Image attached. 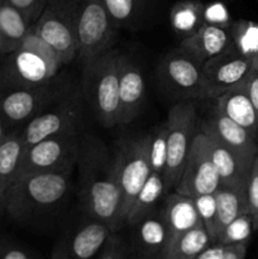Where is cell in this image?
Returning <instances> with one entry per match:
<instances>
[{
    "label": "cell",
    "mask_w": 258,
    "mask_h": 259,
    "mask_svg": "<svg viewBox=\"0 0 258 259\" xmlns=\"http://www.w3.org/2000/svg\"><path fill=\"white\" fill-rule=\"evenodd\" d=\"M78 197L90 219L108 225L114 233L124 224L115 156L95 137L81 141L78 154Z\"/></svg>",
    "instance_id": "1"
},
{
    "label": "cell",
    "mask_w": 258,
    "mask_h": 259,
    "mask_svg": "<svg viewBox=\"0 0 258 259\" xmlns=\"http://www.w3.org/2000/svg\"><path fill=\"white\" fill-rule=\"evenodd\" d=\"M72 169L70 166L19 179L8 191L5 211L17 222H25L56 206L70 190Z\"/></svg>",
    "instance_id": "2"
},
{
    "label": "cell",
    "mask_w": 258,
    "mask_h": 259,
    "mask_svg": "<svg viewBox=\"0 0 258 259\" xmlns=\"http://www.w3.org/2000/svg\"><path fill=\"white\" fill-rule=\"evenodd\" d=\"M118 56L109 50L83 63L82 98L105 128L119 125Z\"/></svg>",
    "instance_id": "3"
},
{
    "label": "cell",
    "mask_w": 258,
    "mask_h": 259,
    "mask_svg": "<svg viewBox=\"0 0 258 259\" xmlns=\"http://www.w3.org/2000/svg\"><path fill=\"white\" fill-rule=\"evenodd\" d=\"M72 91L70 83L62 77L35 88L0 85V116L13 129L18 124L27 123Z\"/></svg>",
    "instance_id": "4"
},
{
    "label": "cell",
    "mask_w": 258,
    "mask_h": 259,
    "mask_svg": "<svg viewBox=\"0 0 258 259\" xmlns=\"http://www.w3.org/2000/svg\"><path fill=\"white\" fill-rule=\"evenodd\" d=\"M77 58L82 63L106 52L115 42V27L103 0H72Z\"/></svg>",
    "instance_id": "5"
},
{
    "label": "cell",
    "mask_w": 258,
    "mask_h": 259,
    "mask_svg": "<svg viewBox=\"0 0 258 259\" xmlns=\"http://www.w3.org/2000/svg\"><path fill=\"white\" fill-rule=\"evenodd\" d=\"M199 119L195 105L180 101L171 106L167 115V159L163 171L166 191L174 190L181 176L187 154L191 148Z\"/></svg>",
    "instance_id": "6"
},
{
    "label": "cell",
    "mask_w": 258,
    "mask_h": 259,
    "mask_svg": "<svg viewBox=\"0 0 258 259\" xmlns=\"http://www.w3.org/2000/svg\"><path fill=\"white\" fill-rule=\"evenodd\" d=\"M62 63L51 61L25 46L0 57V85L35 88L60 80Z\"/></svg>",
    "instance_id": "7"
},
{
    "label": "cell",
    "mask_w": 258,
    "mask_h": 259,
    "mask_svg": "<svg viewBox=\"0 0 258 259\" xmlns=\"http://www.w3.org/2000/svg\"><path fill=\"white\" fill-rule=\"evenodd\" d=\"M32 27L52 46L63 65L77 58V33L72 0H48Z\"/></svg>",
    "instance_id": "8"
},
{
    "label": "cell",
    "mask_w": 258,
    "mask_h": 259,
    "mask_svg": "<svg viewBox=\"0 0 258 259\" xmlns=\"http://www.w3.org/2000/svg\"><path fill=\"white\" fill-rule=\"evenodd\" d=\"M81 148L77 131L50 137L25 148L18 179L75 166ZM15 181V182H17Z\"/></svg>",
    "instance_id": "9"
},
{
    "label": "cell",
    "mask_w": 258,
    "mask_h": 259,
    "mask_svg": "<svg viewBox=\"0 0 258 259\" xmlns=\"http://www.w3.org/2000/svg\"><path fill=\"white\" fill-rule=\"evenodd\" d=\"M149 134L128 138L121 142L115 152L116 167H118L119 184L123 196L121 218L125 224V218L136 199L137 194L151 175L149 163Z\"/></svg>",
    "instance_id": "10"
},
{
    "label": "cell",
    "mask_w": 258,
    "mask_h": 259,
    "mask_svg": "<svg viewBox=\"0 0 258 259\" xmlns=\"http://www.w3.org/2000/svg\"><path fill=\"white\" fill-rule=\"evenodd\" d=\"M82 96L73 90L25 123L20 131L25 148L50 137L77 131L82 119Z\"/></svg>",
    "instance_id": "11"
},
{
    "label": "cell",
    "mask_w": 258,
    "mask_h": 259,
    "mask_svg": "<svg viewBox=\"0 0 258 259\" xmlns=\"http://www.w3.org/2000/svg\"><path fill=\"white\" fill-rule=\"evenodd\" d=\"M222 185L219 174L210 158L207 136L200 129L192 141L175 191L189 197L214 194Z\"/></svg>",
    "instance_id": "12"
},
{
    "label": "cell",
    "mask_w": 258,
    "mask_h": 259,
    "mask_svg": "<svg viewBox=\"0 0 258 259\" xmlns=\"http://www.w3.org/2000/svg\"><path fill=\"white\" fill-rule=\"evenodd\" d=\"M158 72L163 88L182 101L207 99L202 65L180 48L162 60Z\"/></svg>",
    "instance_id": "13"
},
{
    "label": "cell",
    "mask_w": 258,
    "mask_h": 259,
    "mask_svg": "<svg viewBox=\"0 0 258 259\" xmlns=\"http://www.w3.org/2000/svg\"><path fill=\"white\" fill-rule=\"evenodd\" d=\"M258 63L233 48L202 63L207 99H217L230 89L245 82Z\"/></svg>",
    "instance_id": "14"
},
{
    "label": "cell",
    "mask_w": 258,
    "mask_h": 259,
    "mask_svg": "<svg viewBox=\"0 0 258 259\" xmlns=\"http://www.w3.org/2000/svg\"><path fill=\"white\" fill-rule=\"evenodd\" d=\"M113 233L106 224L90 219L57 243L51 259H93Z\"/></svg>",
    "instance_id": "15"
},
{
    "label": "cell",
    "mask_w": 258,
    "mask_h": 259,
    "mask_svg": "<svg viewBox=\"0 0 258 259\" xmlns=\"http://www.w3.org/2000/svg\"><path fill=\"white\" fill-rule=\"evenodd\" d=\"M119 75V125L129 124L141 113L146 95V85L141 67L124 55L118 56Z\"/></svg>",
    "instance_id": "16"
},
{
    "label": "cell",
    "mask_w": 258,
    "mask_h": 259,
    "mask_svg": "<svg viewBox=\"0 0 258 259\" xmlns=\"http://www.w3.org/2000/svg\"><path fill=\"white\" fill-rule=\"evenodd\" d=\"M134 227L133 249L137 259H168L172 237L161 211L154 210Z\"/></svg>",
    "instance_id": "17"
},
{
    "label": "cell",
    "mask_w": 258,
    "mask_h": 259,
    "mask_svg": "<svg viewBox=\"0 0 258 259\" xmlns=\"http://www.w3.org/2000/svg\"><path fill=\"white\" fill-rule=\"evenodd\" d=\"M230 25L204 22L196 32L181 40L180 50L202 65L210 58L223 55L232 48Z\"/></svg>",
    "instance_id": "18"
},
{
    "label": "cell",
    "mask_w": 258,
    "mask_h": 259,
    "mask_svg": "<svg viewBox=\"0 0 258 259\" xmlns=\"http://www.w3.org/2000/svg\"><path fill=\"white\" fill-rule=\"evenodd\" d=\"M200 128L217 138L220 143L237 152L248 162H253L258 156L257 139L247 129L233 121L217 108H214L211 115L201 123Z\"/></svg>",
    "instance_id": "19"
},
{
    "label": "cell",
    "mask_w": 258,
    "mask_h": 259,
    "mask_svg": "<svg viewBox=\"0 0 258 259\" xmlns=\"http://www.w3.org/2000/svg\"><path fill=\"white\" fill-rule=\"evenodd\" d=\"M245 82L230 89L227 93L214 99L215 108L233 121L247 129L258 141V116L248 95Z\"/></svg>",
    "instance_id": "20"
},
{
    "label": "cell",
    "mask_w": 258,
    "mask_h": 259,
    "mask_svg": "<svg viewBox=\"0 0 258 259\" xmlns=\"http://www.w3.org/2000/svg\"><path fill=\"white\" fill-rule=\"evenodd\" d=\"M201 129V128H200ZM205 132V131H204ZM206 133V132H205ZM207 136V144H209V153L218 174L220 181L225 185H242L247 184L248 175L253 162H248L242 156L230 149L229 147L220 143L217 138Z\"/></svg>",
    "instance_id": "21"
},
{
    "label": "cell",
    "mask_w": 258,
    "mask_h": 259,
    "mask_svg": "<svg viewBox=\"0 0 258 259\" xmlns=\"http://www.w3.org/2000/svg\"><path fill=\"white\" fill-rule=\"evenodd\" d=\"M217 200V223H215L214 243L223 230L240 215L248 214L247 184L225 185L222 184L215 191Z\"/></svg>",
    "instance_id": "22"
},
{
    "label": "cell",
    "mask_w": 258,
    "mask_h": 259,
    "mask_svg": "<svg viewBox=\"0 0 258 259\" xmlns=\"http://www.w3.org/2000/svg\"><path fill=\"white\" fill-rule=\"evenodd\" d=\"M161 212L171 233L172 239L202 224L192 197L185 196L176 191L166 197Z\"/></svg>",
    "instance_id": "23"
},
{
    "label": "cell",
    "mask_w": 258,
    "mask_h": 259,
    "mask_svg": "<svg viewBox=\"0 0 258 259\" xmlns=\"http://www.w3.org/2000/svg\"><path fill=\"white\" fill-rule=\"evenodd\" d=\"M32 24L7 0L0 3V57L14 52L22 46Z\"/></svg>",
    "instance_id": "24"
},
{
    "label": "cell",
    "mask_w": 258,
    "mask_h": 259,
    "mask_svg": "<svg viewBox=\"0 0 258 259\" xmlns=\"http://www.w3.org/2000/svg\"><path fill=\"white\" fill-rule=\"evenodd\" d=\"M24 152L25 144L20 131L12 129L0 139V187L7 194L17 181Z\"/></svg>",
    "instance_id": "25"
},
{
    "label": "cell",
    "mask_w": 258,
    "mask_h": 259,
    "mask_svg": "<svg viewBox=\"0 0 258 259\" xmlns=\"http://www.w3.org/2000/svg\"><path fill=\"white\" fill-rule=\"evenodd\" d=\"M164 192L167 191L164 186L163 175L151 172L126 214L125 224L136 225L139 220L153 212L156 210V205L162 199Z\"/></svg>",
    "instance_id": "26"
},
{
    "label": "cell",
    "mask_w": 258,
    "mask_h": 259,
    "mask_svg": "<svg viewBox=\"0 0 258 259\" xmlns=\"http://www.w3.org/2000/svg\"><path fill=\"white\" fill-rule=\"evenodd\" d=\"M205 5L197 0H182L172 7L169 22L172 29L182 39L196 32L204 23Z\"/></svg>",
    "instance_id": "27"
},
{
    "label": "cell",
    "mask_w": 258,
    "mask_h": 259,
    "mask_svg": "<svg viewBox=\"0 0 258 259\" xmlns=\"http://www.w3.org/2000/svg\"><path fill=\"white\" fill-rule=\"evenodd\" d=\"M211 244L206 228L200 224L172 239L168 259H192Z\"/></svg>",
    "instance_id": "28"
},
{
    "label": "cell",
    "mask_w": 258,
    "mask_h": 259,
    "mask_svg": "<svg viewBox=\"0 0 258 259\" xmlns=\"http://www.w3.org/2000/svg\"><path fill=\"white\" fill-rule=\"evenodd\" d=\"M233 48L240 55L258 63V24L249 20H237L230 25Z\"/></svg>",
    "instance_id": "29"
},
{
    "label": "cell",
    "mask_w": 258,
    "mask_h": 259,
    "mask_svg": "<svg viewBox=\"0 0 258 259\" xmlns=\"http://www.w3.org/2000/svg\"><path fill=\"white\" fill-rule=\"evenodd\" d=\"M114 27L129 25L137 19L143 0H103Z\"/></svg>",
    "instance_id": "30"
},
{
    "label": "cell",
    "mask_w": 258,
    "mask_h": 259,
    "mask_svg": "<svg viewBox=\"0 0 258 259\" xmlns=\"http://www.w3.org/2000/svg\"><path fill=\"white\" fill-rule=\"evenodd\" d=\"M149 163L152 172L163 175L167 159V126L159 125L149 134Z\"/></svg>",
    "instance_id": "31"
},
{
    "label": "cell",
    "mask_w": 258,
    "mask_h": 259,
    "mask_svg": "<svg viewBox=\"0 0 258 259\" xmlns=\"http://www.w3.org/2000/svg\"><path fill=\"white\" fill-rule=\"evenodd\" d=\"M254 230L252 218L249 214L240 215L239 218L230 223L222 232L218 238L217 243L223 245L240 244V243H249L250 235Z\"/></svg>",
    "instance_id": "32"
},
{
    "label": "cell",
    "mask_w": 258,
    "mask_h": 259,
    "mask_svg": "<svg viewBox=\"0 0 258 259\" xmlns=\"http://www.w3.org/2000/svg\"><path fill=\"white\" fill-rule=\"evenodd\" d=\"M195 207H196L201 223L206 228L207 233L210 234L212 243H214L215 234V223H217V200L214 194L200 195V196L192 197Z\"/></svg>",
    "instance_id": "33"
},
{
    "label": "cell",
    "mask_w": 258,
    "mask_h": 259,
    "mask_svg": "<svg viewBox=\"0 0 258 259\" xmlns=\"http://www.w3.org/2000/svg\"><path fill=\"white\" fill-rule=\"evenodd\" d=\"M248 214L253 222V228L258 230V156L253 161L247 179Z\"/></svg>",
    "instance_id": "34"
},
{
    "label": "cell",
    "mask_w": 258,
    "mask_h": 259,
    "mask_svg": "<svg viewBox=\"0 0 258 259\" xmlns=\"http://www.w3.org/2000/svg\"><path fill=\"white\" fill-rule=\"evenodd\" d=\"M128 258V245L116 233H113L103 249L99 253L98 259H126Z\"/></svg>",
    "instance_id": "35"
},
{
    "label": "cell",
    "mask_w": 258,
    "mask_h": 259,
    "mask_svg": "<svg viewBox=\"0 0 258 259\" xmlns=\"http://www.w3.org/2000/svg\"><path fill=\"white\" fill-rule=\"evenodd\" d=\"M7 2L17 8L24 15L25 19L33 25L39 18L48 0H7Z\"/></svg>",
    "instance_id": "36"
},
{
    "label": "cell",
    "mask_w": 258,
    "mask_h": 259,
    "mask_svg": "<svg viewBox=\"0 0 258 259\" xmlns=\"http://www.w3.org/2000/svg\"><path fill=\"white\" fill-rule=\"evenodd\" d=\"M0 259H32V257L24 248L4 243L0 244Z\"/></svg>",
    "instance_id": "37"
},
{
    "label": "cell",
    "mask_w": 258,
    "mask_h": 259,
    "mask_svg": "<svg viewBox=\"0 0 258 259\" xmlns=\"http://www.w3.org/2000/svg\"><path fill=\"white\" fill-rule=\"evenodd\" d=\"M206 18H210V19H211V18H220V20L223 22V24L230 25L229 24V15H228L227 9H225L224 5L219 4V3L210 5V7H207V8L205 7L204 22H207V20H205Z\"/></svg>",
    "instance_id": "38"
},
{
    "label": "cell",
    "mask_w": 258,
    "mask_h": 259,
    "mask_svg": "<svg viewBox=\"0 0 258 259\" xmlns=\"http://www.w3.org/2000/svg\"><path fill=\"white\" fill-rule=\"evenodd\" d=\"M245 86H247L248 95H249L250 101H252L258 116V67L249 76V78L245 82Z\"/></svg>",
    "instance_id": "39"
},
{
    "label": "cell",
    "mask_w": 258,
    "mask_h": 259,
    "mask_svg": "<svg viewBox=\"0 0 258 259\" xmlns=\"http://www.w3.org/2000/svg\"><path fill=\"white\" fill-rule=\"evenodd\" d=\"M249 243L225 245V252L222 259H244L247 255V249Z\"/></svg>",
    "instance_id": "40"
},
{
    "label": "cell",
    "mask_w": 258,
    "mask_h": 259,
    "mask_svg": "<svg viewBox=\"0 0 258 259\" xmlns=\"http://www.w3.org/2000/svg\"><path fill=\"white\" fill-rule=\"evenodd\" d=\"M225 252V245L220 244V243H212L210 247L202 250L200 254L192 259H222Z\"/></svg>",
    "instance_id": "41"
},
{
    "label": "cell",
    "mask_w": 258,
    "mask_h": 259,
    "mask_svg": "<svg viewBox=\"0 0 258 259\" xmlns=\"http://www.w3.org/2000/svg\"><path fill=\"white\" fill-rule=\"evenodd\" d=\"M10 131H12V129L7 125V123L4 121V119L0 116V139L4 138V137L7 136Z\"/></svg>",
    "instance_id": "42"
},
{
    "label": "cell",
    "mask_w": 258,
    "mask_h": 259,
    "mask_svg": "<svg viewBox=\"0 0 258 259\" xmlns=\"http://www.w3.org/2000/svg\"><path fill=\"white\" fill-rule=\"evenodd\" d=\"M5 201H7V192L0 187V214L5 211Z\"/></svg>",
    "instance_id": "43"
},
{
    "label": "cell",
    "mask_w": 258,
    "mask_h": 259,
    "mask_svg": "<svg viewBox=\"0 0 258 259\" xmlns=\"http://www.w3.org/2000/svg\"><path fill=\"white\" fill-rule=\"evenodd\" d=\"M0 3H2V0H0Z\"/></svg>",
    "instance_id": "44"
}]
</instances>
